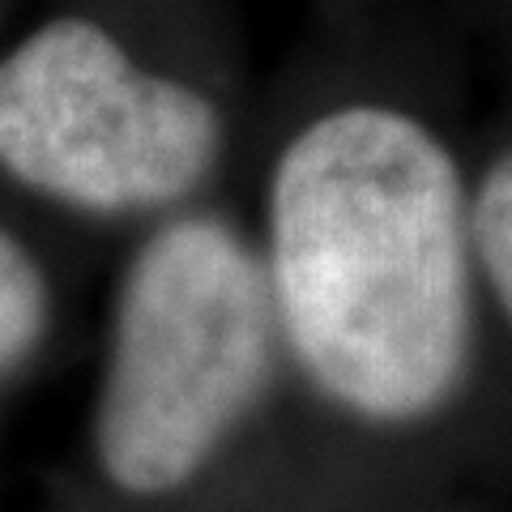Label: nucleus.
I'll return each instance as SVG.
<instances>
[{"instance_id": "1", "label": "nucleus", "mask_w": 512, "mask_h": 512, "mask_svg": "<svg viewBox=\"0 0 512 512\" xmlns=\"http://www.w3.org/2000/svg\"><path fill=\"white\" fill-rule=\"evenodd\" d=\"M265 278L282 355L342 419L419 431L461 397L478 291L470 197L419 120L346 107L282 150Z\"/></svg>"}, {"instance_id": "2", "label": "nucleus", "mask_w": 512, "mask_h": 512, "mask_svg": "<svg viewBox=\"0 0 512 512\" xmlns=\"http://www.w3.org/2000/svg\"><path fill=\"white\" fill-rule=\"evenodd\" d=\"M282 367L261 252L222 218L163 222L111 303L90 414L103 487L141 512L192 500L269 406Z\"/></svg>"}, {"instance_id": "3", "label": "nucleus", "mask_w": 512, "mask_h": 512, "mask_svg": "<svg viewBox=\"0 0 512 512\" xmlns=\"http://www.w3.org/2000/svg\"><path fill=\"white\" fill-rule=\"evenodd\" d=\"M218 150V107L137 69L86 18L47 22L0 64V167L60 205L158 210L188 197Z\"/></svg>"}, {"instance_id": "4", "label": "nucleus", "mask_w": 512, "mask_h": 512, "mask_svg": "<svg viewBox=\"0 0 512 512\" xmlns=\"http://www.w3.org/2000/svg\"><path fill=\"white\" fill-rule=\"evenodd\" d=\"M52 329V286L22 239L0 227V380L22 372Z\"/></svg>"}, {"instance_id": "5", "label": "nucleus", "mask_w": 512, "mask_h": 512, "mask_svg": "<svg viewBox=\"0 0 512 512\" xmlns=\"http://www.w3.org/2000/svg\"><path fill=\"white\" fill-rule=\"evenodd\" d=\"M470 248L474 274H483L495 308L512 329V150L495 158L470 197Z\"/></svg>"}]
</instances>
